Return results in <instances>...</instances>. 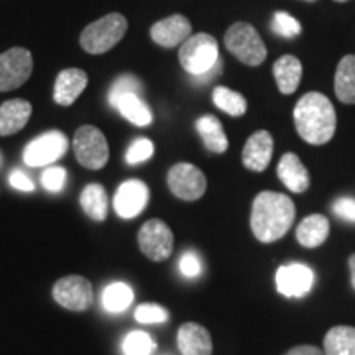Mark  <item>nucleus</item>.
Segmentation results:
<instances>
[{"mask_svg": "<svg viewBox=\"0 0 355 355\" xmlns=\"http://www.w3.org/2000/svg\"><path fill=\"white\" fill-rule=\"evenodd\" d=\"M296 217L295 202L286 194L263 191L257 194L252 204L250 227L257 241L263 243L277 242L291 229Z\"/></svg>", "mask_w": 355, "mask_h": 355, "instance_id": "nucleus-1", "label": "nucleus"}, {"mask_svg": "<svg viewBox=\"0 0 355 355\" xmlns=\"http://www.w3.org/2000/svg\"><path fill=\"white\" fill-rule=\"evenodd\" d=\"M293 115L300 137L309 145H324L334 137L336 109L321 92H308L301 97Z\"/></svg>", "mask_w": 355, "mask_h": 355, "instance_id": "nucleus-2", "label": "nucleus"}, {"mask_svg": "<svg viewBox=\"0 0 355 355\" xmlns=\"http://www.w3.org/2000/svg\"><path fill=\"white\" fill-rule=\"evenodd\" d=\"M127 19L121 13H109L94 24L87 25L81 33V46L91 55H102L117 44L127 33Z\"/></svg>", "mask_w": 355, "mask_h": 355, "instance_id": "nucleus-3", "label": "nucleus"}, {"mask_svg": "<svg viewBox=\"0 0 355 355\" xmlns=\"http://www.w3.org/2000/svg\"><path fill=\"white\" fill-rule=\"evenodd\" d=\"M227 50L247 66H259L266 58V46L259 32L245 21H237L225 32Z\"/></svg>", "mask_w": 355, "mask_h": 355, "instance_id": "nucleus-4", "label": "nucleus"}, {"mask_svg": "<svg viewBox=\"0 0 355 355\" xmlns=\"http://www.w3.org/2000/svg\"><path fill=\"white\" fill-rule=\"evenodd\" d=\"M219 60V43L209 33L193 35L180 48V63L191 76L204 74Z\"/></svg>", "mask_w": 355, "mask_h": 355, "instance_id": "nucleus-5", "label": "nucleus"}, {"mask_svg": "<svg viewBox=\"0 0 355 355\" xmlns=\"http://www.w3.org/2000/svg\"><path fill=\"white\" fill-rule=\"evenodd\" d=\"M73 148L76 159L87 170H101L109 162V145L97 127L83 125L74 133Z\"/></svg>", "mask_w": 355, "mask_h": 355, "instance_id": "nucleus-6", "label": "nucleus"}, {"mask_svg": "<svg viewBox=\"0 0 355 355\" xmlns=\"http://www.w3.org/2000/svg\"><path fill=\"white\" fill-rule=\"evenodd\" d=\"M33 58L26 48H10L0 55V92L13 91L28 81Z\"/></svg>", "mask_w": 355, "mask_h": 355, "instance_id": "nucleus-7", "label": "nucleus"}, {"mask_svg": "<svg viewBox=\"0 0 355 355\" xmlns=\"http://www.w3.org/2000/svg\"><path fill=\"white\" fill-rule=\"evenodd\" d=\"M53 298L61 308L81 313L91 308L94 295H92V285L87 278L81 275H69L55 283Z\"/></svg>", "mask_w": 355, "mask_h": 355, "instance_id": "nucleus-8", "label": "nucleus"}, {"mask_svg": "<svg viewBox=\"0 0 355 355\" xmlns=\"http://www.w3.org/2000/svg\"><path fill=\"white\" fill-rule=\"evenodd\" d=\"M69 141L64 133L51 130L30 141L24 150V162L28 166H48L68 152Z\"/></svg>", "mask_w": 355, "mask_h": 355, "instance_id": "nucleus-9", "label": "nucleus"}, {"mask_svg": "<svg viewBox=\"0 0 355 355\" xmlns=\"http://www.w3.org/2000/svg\"><path fill=\"white\" fill-rule=\"evenodd\" d=\"M173 245H175V237L163 220L152 219L140 227L139 247L152 261H165L170 259Z\"/></svg>", "mask_w": 355, "mask_h": 355, "instance_id": "nucleus-10", "label": "nucleus"}, {"mask_svg": "<svg viewBox=\"0 0 355 355\" xmlns=\"http://www.w3.org/2000/svg\"><path fill=\"white\" fill-rule=\"evenodd\" d=\"M168 186L176 198L183 201H198L206 193L207 181L198 166L191 163H176L168 171Z\"/></svg>", "mask_w": 355, "mask_h": 355, "instance_id": "nucleus-11", "label": "nucleus"}, {"mask_svg": "<svg viewBox=\"0 0 355 355\" xmlns=\"http://www.w3.org/2000/svg\"><path fill=\"white\" fill-rule=\"evenodd\" d=\"M275 283L279 295L286 298H303L314 286V272L308 265H282L275 275Z\"/></svg>", "mask_w": 355, "mask_h": 355, "instance_id": "nucleus-12", "label": "nucleus"}, {"mask_svg": "<svg viewBox=\"0 0 355 355\" xmlns=\"http://www.w3.org/2000/svg\"><path fill=\"white\" fill-rule=\"evenodd\" d=\"M150 191L144 181L128 180L119 186L114 198V207L119 217L133 219L145 209L148 204Z\"/></svg>", "mask_w": 355, "mask_h": 355, "instance_id": "nucleus-13", "label": "nucleus"}, {"mask_svg": "<svg viewBox=\"0 0 355 355\" xmlns=\"http://www.w3.org/2000/svg\"><path fill=\"white\" fill-rule=\"evenodd\" d=\"M273 155V137L266 130H259L248 137L242 152V163L247 170L261 173L268 168Z\"/></svg>", "mask_w": 355, "mask_h": 355, "instance_id": "nucleus-14", "label": "nucleus"}, {"mask_svg": "<svg viewBox=\"0 0 355 355\" xmlns=\"http://www.w3.org/2000/svg\"><path fill=\"white\" fill-rule=\"evenodd\" d=\"M152 40L163 48H175L191 37V21L184 15H171L157 21L150 30Z\"/></svg>", "mask_w": 355, "mask_h": 355, "instance_id": "nucleus-15", "label": "nucleus"}, {"mask_svg": "<svg viewBox=\"0 0 355 355\" xmlns=\"http://www.w3.org/2000/svg\"><path fill=\"white\" fill-rule=\"evenodd\" d=\"M178 349L183 355H211L212 339L201 324L186 322L178 331Z\"/></svg>", "mask_w": 355, "mask_h": 355, "instance_id": "nucleus-16", "label": "nucleus"}, {"mask_svg": "<svg viewBox=\"0 0 355 355\" xmlns=\"http://www.w3.org/2000/svg\"><path fill=\"white\" fill-rule=\"evenodd\" d=\"M278 178L291 193L301 194L309 188L311 178L300 157L296 153H285L277 168Z\"/></svg>", "mask_w": 355, "mask_h": 355, "instance_id": "nucleus-17", "label": "nucleus"}, {"mask_svg": "<svg viewBox=\"0 0 355 355\" xmlns=\"http://www.w3.org/2000/svg\"><path fill=\"white\" fill-rule=\"evenodd\" d=\"M87 86V74L83 69L69 68L58 74L55 83V102L60 105H71L83 94Z\"/></svg>", "mask_w": 355, "mask_h": 355, "instance_id": "nucleus-18", "label": "nucleus"}, {"mask_svg": "<svg viewBox=\"0 0 355 355\" xmlns=\"http://www.w3.org/2000/svg\"><path fill=\"white\" fill-rule=\"evenodd\" d=\"M32 104L24 99H12L0 105V137L19 133L30 121Z\"/></svg>", "mask_w": 355, "mask_h": 355, "instance_id": "nucleus-19", "label": "nucleus"}, {"mask_svg": "<svg viewBox=\"0 0 355 355\" xmlns=\"http://www.w3.org/2000/svg\"><path fill=\"white\" fill-rule=\"evenodd\" d=\"M331 232L329 220L322 214H311L301 220L296 229V239L306 248H316L327 241Z\"/></svg>", "mask_w": 355, "mask_h": 355, "instance_id": "nucleus-20", "label": "nucleus"}, {"mask_svg": "<svg viewBox=\"0 0 355 355\" xmlns=\"http://www.w3.org/2000/svg\"><path fill=\"white\" fill-rule=\"evenodd\" d=\"M273 76L282 94H293L301 83L303 64L296 56L285 55L273 64Z\"/></svg>", "mask_w": 355, "mask_h": 355, "instance_id": "nucleus-21", "label": "nucleus"}, {"mask_svg": "<svg viewBox=\"0 0 355 355\" xmlns=\"http://www.w3.org/2000/svg\"><path fill=\"white\" fill-rule=\"evenodd\" d=\"M196 128L209 152L217 155L227 152L229 140L219 119L214 117V115H204L196 122Z\"/></svg>", "mask_w": 355, "mask_h": 355, "instance_id": "nucleus-22", "label": "nucleus"}, {"mask_svg": "<svg viewBox=\"0 0 355 355\" xmlns=\"http://www.w3.org/2000/svg\"><path fill=\"white\" fill-rule=\"evenodd\" d=\"M334 91L343 104H355V55L344 56L337 64Z\"/></svg>", "mask_w": 355, "mask_h": 355, "instance_id": "nucleus-23", "label": "nucleus"}, {"mask_svg": "<svg viewBox=\"0 0 355 355\" xmlns=\"http://www.w3.org/2000/svg\"><path fill=\"white\" fill-rule=\"evenodd\" d=\"M114 109H117L122 114V117H125L128 122L137 127H146L153 121L152 110L140 99L139 94H125L119 97L114 104Z\"/></svg>", "mask_w": 355, "mask_h": 355, "instance_id": "nucleus-24", "label": "nucleus"}, {"mask_svg": "<svg viewBox=\"0 0 355 355\" xmlns=\"http://www.w3.org/2000/svg\"><path fill=\"white\" fill-rule=\"evenodd\" d=\"M324 355H355V327L334 326L327 331Z\"/></svg>", "mask_w": 355, "mask_h": 355, "instance_id": "nucleus-25", "label": "nucleus"}, {"mask_svg": "<svg viewBox=\"0 0 355 355\" xmlns=\"http://www.w3.org/2000/svg\"><path fill=\"white\" fill-rule=\"evenodd\" d=\"M79 201H81V207L87 217H91L96 222L105 220V217H107V193L101 184H87L83 189Z\"/></svg>", "mask_w": 355, "mask_h": 355, "instance_id": "nucleus-26", "label": "nucleus"}, {"mask_svg": "<svg viewBox=\"0 0 355 355\" xmlns=\"http://www.w3.org/2000/svg\"><path fill=\"white\" fill-rule=\"evenodd\" d=\"M212 101L216 107L222 112L229 114L230 117H242L247 112V101L241 92L232 91V89L219 86L212 91Z\"/></svg>", "mask_w": 355, "mask_h": 355, "instance_id": "nucleus-27", "label": "nucleus"}, {"mask_svg": "<svg viewBox=\"0 0 355 355\" xmlns=\"http://www.w3.org/2000/svg\"><path fill=\"white\" fill-rule=\"evenodd\" d=\"M133 301L132 288L125 283H112L102 293V306L107 313H123Z\"/></svg>", "mask_w": 355, "mask_h": 355, "instance_id": "nucleus-28", "label": "nucleus"}, {"mask_svg": "<svg viewBox=\"0 0 355 355\" xmlns=\"http://www.w3.org/2000/svg\"><path fill=\"white\" fill-rule=\"evenodd\" d=\"M153 339L146 332L133 331L123 339L122 349L125 355H152L155 350Z\"/></svg>", "mask_w": 355, "mask_h": 355, "instance_id": "nucleus-29", "label": "nucleus"}, {"mask_svg": "<svg viewBox=\"0 0 355 355\" xmlns=\"http://www.w3.org/2000/svg\"><path fill=\"white\" fill-rule=\"evenodd\" d=\"M273 32L283 38H295L301 33L300 21L286 12H277L273 15Z\"/></svg>", "mask_w": 355, "mask_h": 355, "instance_id": "nucleus-30", "label": "nucleus"}, {"mask_svg": "<svg viewBox=\"0 0 355 355\" xmlns=\"http://www.w3.org/2000/svg\"><path fill=\"white\" fill-rule=\"evenodd\" d=\"M141 92V84L137 78L133 76H121L112 84L109 91V104L112 105L117 102L119 97L125 96V94H139Z\"/></svg>", "mask_w": 355, "mask_h": 355, "instance_id": "nucleus-31", "label": "nucleus"}, {"mask_svg": "<svg viewBox=\"0 0 355 355\" xmlns=\"http://www.w3.org/2000/svg\"><path fill=\"white\" fill-rule=\"evenodd\" d=\"M168 318H170V313L159 304L146 303V304H140L139 308L135 309V319L137 322L140 324L166 322Z\"/></svg>", "mask_w": 355, "mask_h": 355, "instance_id": "nucleus-32", "label": "nucleus"}, {"mask_svg": "<svg viewBox=\"0 0 355 355\" xmlns=\"http://www.w3.org/2000/svg\"><path fill=\"white\" fill-rule=\"evenodd\" d=\"M153 152L155 146L152 144V140L137 139L130 146H128L125 159L128 165H139V163H144L146 159L152 158Z\"/></svg>", "mask_w": 355, "mask_h": 355, "instance_id": "nucleus-33", "label": "nucleus"}, {"mask_svg": "<svg viewBox=\"0 0 355 355\" xmlns=\"http://www.w3.org/2000/svg\"><path fill=\"white\" fill-rule=\"evenodd\" d=\"M66 183V170L61 166H51L43 171L42 184L50 193H61Z\"/></svg>", "mask_w": 355, "mask_h": 355, "instance_id": "nucleus-34", "label": "nucleus"}, {"mask_svg": "<svg viewBox=\"0 0 355 355\" xmlns=\"http://www.w3.org/2000/svg\"><path fill=\"white\" fill-rule=\"evenodd\" d=\"M180 270L186 278H196L202 272V261L196 252L188 250L181 255Z\"/></svg>", "mask_w": 355, "mask_h": 355, "instance_id": "nucleus-35", "label": "nucleus"}, {"mask_svg": "<svg viewBox=\"0 0 355 355\" xmlns=\"http://www.w3.org/2000/svg\"><path fill=\"white\" fill-rule=\"evenodd\" d=\"M332 211L340 219L355 224V199L354 198H339L332 204Z\"/></svg>", "mask_w": 355, "mask_h": 355, "instance_id": "nucleus-36", "label": "nucleus"}, {"mask_svg": "<svg viewBox=\"0 0 355 355\" xmlns=\"http://www.w3.org/2000/svg\"><path fill=\"white\" fill-rule=\"evenodd\" d=\"M8 181H10L12 188L19 189V191H25V193H32L35 189V183L32 181V178L28 175H25L24 171H13L10 178H8Z\"/></svg>", "mask_w": 355, "mask_h": 355, "instance_id": "nucleus-37", "label": "nucleus"}, {"mask_svg": "<svg viewBox=\"0 0 355 355\" xmlns=\"http://www.w3.org/2000/svg\"><path fill=\"white\" fill-rule=\"evenodd\" d=\"M220 73H222V61L219 60L209 71H206L204 74H199V76H193V81L196 84H207L214 81L216 78H219Z\"/></svg>", "mask_w": 355, "mask_h": 355, "instance_id": "nucleus-38", "label": "nucleus"}, {"mask_svg": "<svg viewBox=\"0 0 355 355\" xmlns=\"http://www.w3.org/2000/svg\"><path fill=\"white\" fill-rule=\"evenodd\" d=\"M285 355H324V352L314 345H298V347L288 350Z\"/></svg>", "mask_w": 355, "mask_h": 355, "instance_id": "nucleus-39", "label": "nucleus"}, {"mask_svg": "<svg viewBox=\"0 0 355 355\" xmlns=\"http://www.w3.org/2000/svg\"><path fill=\"white\" fill-rule=\"evenodd\" d=\"M349 270H350V283H352V288L355 290V254L350 255L349 259Z\"/></svg>", "mask_w": 355, "mask_h": 355, "instance_id": "nucleus-40", "label": "nucleus"}, {"mask_svg": "<svg viewBox=\"0 0 355 355\" xmlns=\"http://www.w3.org/2000/svg\"><path fill=\"white\" fill-rule=\"evenodd\" d=\"M2 162H3V158H2V153H0V166H2Z\"/></svg>", "mask_w": 355, "mask_h": 355, "instance_id": "nucleus-41", "label": "nucleus"}, {"mask_svg": "<svg viewBox=\"0 0 355 355\" xmlns=\"http://www.w3.org/2000/svg\"><path fill=\"white\" fill-rule=\"evenodd\" d=\"M336 2H349V0H336Z\"/></svg>", "mask_w": 355, "mask_h": 355, "instance_id": "nucleus-42", "label": "nucleus"}]
</instances>
